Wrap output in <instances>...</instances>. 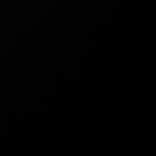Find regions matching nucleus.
Listing matches in <instances>:
<instances>
[]
</instances>
